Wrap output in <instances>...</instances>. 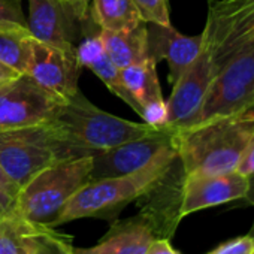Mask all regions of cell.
I'll return each mask as SVG.
<instances>
[{
    "label": "cell",
    "instance_id": "ba28073f",
    "mask_svg": "<svg viewBox=\"0 0 254 254\" xmlns=\"http://www.w3.org/2000/svg\"><path fill=\"white\" fill-rule=\"evenodd\" d=\"M253 105L254 50H250L235 56L215 72L199 121L241 114Z\"/></svg>",
    "mask_w": 254,
    "mask_h": 254
},
{
    "label": "cell",
    "instance_id": "2e32d148",
    "mask_svg": "<svg viewBox=\"0 0 254 254\" xmlns=\"http://www.w3.org/2000/svg\"><path fill=\"white\" fill-rule=\"evenodd\" d=\"M76 57L82 67H88L93 70V73L100 78V81L121 100H124L138 115L141 114L139 105L135 102V99L126 90L120 69L112 63L109 56L106 54L102 39H100V30L96 32L94 27L85 29L84 24V35L76 47Z\"/></svg>",
    "mask_w": 254,
    "mask_h": 254
},
{
    "label": "cell",
    "instance_id": "52a82bcc",
    "mask_svg": "<svg viewBox=\"0 0 254 254\" xmlns=\"http://www.w3.org/2000/svg\"><path fill=\"white\" fill-rule=\"evenodd\" d=\"M64 102L27 73L0 82V130L47 124Z\"/></svg>",
    "mask_w": 254,
    "mask_h": 254
},
{
    "label": "cell",
    "instance_id": "7402d4cb",
    "mask_svg": "<svg viewBox=\"0 0 254 254\" xmlns=\"http://www.w3.org/2000/svg\"><path fill=\"white\" fill-rule=\"evenodd\" d=\"M36 254H73L72 239L59 233L54 227L42 224L38 233Z\"/></svg>",
    "mask_w": 254,
    "mask_h": 254
},
{
    "label": "cell",
    "instance_id": "d4e9b609",
    "mask_svg": "<svg viewBox=\"0 0 254 254\" xmlns=\"http://www.w3.org/2000/svg\"><path fill=\"white\" fill-rule=\"evenodd\" d=\"M254 250V239L250 235H244L235 239H230L208 254H251Z\"/></svg>",
    "mask_w": 254,
    "mask_h": 254
},
{
    "label": "cell",
    "instance_id": "e0dca14e",
    "mask_svg": "<svg viewBox=\"0 0 254 254\" xmlns=\"http://www.w3.org/2000/svg\"><path fill=\"white\" fill-rule=\"evenodd\" d=\"M100 39L106 54L118 69H124L148 59L145 21L132 30H100Z\"/></svg>",
    "mask_w": 254,
    "mask_h": 254
},
{
    "label": "cell",
    "instance_id": "cb8c5ba5",
    "mask_svg": "<svg viewBox=\"0 0 254 254\" xmlns=\"http://www.w3.org/2000/svg\"><path fill=\"white\" fill-rule=\"evenodd\" d=\"M145 23L171 24L168 0H133Z\"/></svg>",
    "mask_w": 254,
    "mask_h": 254
},
{
    "label": "cell",
    "instance_id": "603a6c76",
    "mask_svg": "<svg viewBox=\"0 0 254 254\" xmlns=\"http://www.w3.org/2000/svg\"><path fill=\"white\" fill-rule=\"evenodd\" d=\"M0 29L29 30L21 0H0Z\"/></svg>",
    "mask_w": 254,
    "mask_h": 254
},
{
    "label": "cell",
    "instance_id": "ac0fdd59",
    "mask_svg": "<svg viewBox=\"0 0 254 254\" xmlns=\"http://www.w3.org/2000/svg\"><path fill=\"white\" fill-rule=\"evenodd\" d=\"M88 12L100 30H132L144 23L133 0H90Z\"/></svg>",
    "mask_w": 254,
    "mask_h": 254
},
{
    "label": "cell",
    "instance_id": "44dd1931",
    "mask_svg": "<svg viewBox=\"0 0 254 254\" xmlns=\"http://www.w3.org/2000/svg\"><path fill=\"white\" fill-rule=\"evenodd\" d=\"M30 30L0 29V62L18 73H26L29 66Z\"/></svg>",
    "mask_w": 254,
    "mask_h": 254
},
{
    "label": "cell",
    "instance_id": "7a4b0ae2",
    "mask_svg": "<svg viewBox=\"0 0 254 254\" xmlns=\"http://www.w3.org/2000/svg\"><path fill=\"white\" fill-rule=\"evenodd\" d=\"M48 126L73 156H91L156 130L145 123H133L99 109L79 90L63 103Z\"/></svg>",
    "mask_w": 254,
    "mask_h": 254
},
{
    "label": "cell",
    "instance_id": "7c38bea8",
    "mask_svg": "<svg viewBox=\"0 0 254 254\" xmlns=\"http://www.w3.org/2000/svg\"><path fill=\"white\" fill-rule=\"evenodd\" d=\"M29 66L27 75L59 97L69 100L79 90L78 79L81 63L76 50H63L30 36L29 39Z\"/></svg>",
    "mask_w": 254,
    "mask_h": 254
},
{
    "label": "cell",
    "instance_id": "8992f818",
    "mask_svg": "<svg viewBox=\"0 0 254 254\" xmlns=\"http://www.w3.org/2000/svg\"><path fill=\"white\" fill-rule=\"evenodd\" d=\"M202 36L214 72L235 56L254 50V0H209Z\"/></svg>",
    "mask_w": 254,
    "mask_h": 254
},
{
    "label": "cell",
    "instance_id": "83f0119b",
    "mask_svg": "<svg viewBox=\"0 0 254 254\" xmlns=\"http://www.w3.org/2000/svg\"><path fill=\"white\" fill-rule=\"evenodd\" d=\"M15 197L17 196L0 190V217L9 214L15 208Z\"/></svg>",
    "mask_w": 254,
    "mask_h": 254
},
{
    "label": "cell",
    "instance_id": "ffe728a7",
    "mask_svg": "<svg viewBox=\"0 0 254 254\" xmlns=\"http://www.w3.org/2000/svg\"><path fill=\"white\" fill-rule=\"evenodd\" d=\"M156 66L157 63L148 57L141 63L120 69V75L126 90L129 91V94L139 105L141 111L145 105L151 102L165 100L159 84Z\"/></svg>",
    "mask_w": 254,
    "mask_h": 254
},
{
    "label": "cell",
    "instance_id": "30bf717a",
    "mask_svg": "<svg viewBox=\"0 0 254 254\" xmlns=\"http://www.w3.org/2000/svg\"><path fill=\"white\" fill-rule=\"evenodd\" d=\"M174 133L175 130L171 127L156 129L142 138L91 154L90 181L127 175L142 169L159 153L174 144Z\"/></svg>",
    "mask_w": 254,
    "mask_h": 254
},
{
    "label": "cell",
    "instance_id": "5b68a950",
    "mask_svg": "<svg viewBox=\"0 0 254 254\" xmlns=\"http://www.w3.org/2000/svg\"><path fill=\"white\" fill-rule=\"evenodd\" d=\"M66 157L76 156L56 138L48 123L0 130V169L18 189L48 165Z\"/></svg>",
    "mask_w": 254,
    "mask_h": 254
},
{
    "label": "cell",
    "instance_id": "5bb4252c",
    "mask_svg": "<svg viewBox=\"0 0 254 254\" xmlns=\"http://www.w3.org/2000/svg\"><path fill=\"white\" fill-rule=\"evenodd\" d=\"M203 36H187L180 33L172 24L147 23L148 57L159 63L165 60L169 66V81L174 85L178 78L199 56Z\"/></svg>",
    "mask_w": 254,
    "mask_h": 254
},
{
    "label": "cell",
    "instance_id": "4fadbf2b",
    "mask_svg": "<svg viewBox=\"0 0 254 254\" xmlns=\"http://www.w3.org/2000/svg\"><path fill=\"white\" fill-rule=\"evenodd\" d=\"M248 177L238 171L218 175H184L180 217L244 199L248 191Z\"/></svg>",
    "mask_w": 254,
    "mask_h": 254
},
{
    "label": "cell",
    "instance_id": "8fae6325",
    "mask_svg": "<svg viewBox=\"0 0 254 254\" xmlns=\"http://www.w3.org/2000/svg\"><path fill=\"white\" fill-rule=\"evenodd\" d=\"M87 17L67 0H29L27 21L32 36L63 50H76Z\"/></svg>",
    "mask_w": 254,
    "mask_h": 254
},
{
    "label": "cell",
    "instance_id": "9c48e42d",
    "mask_svg": "<svg viewBox=\"0 0 254 254\" xmlns=\"http://www.w3.org/2000/svg\"><path fill=\"white\" fill-rule=\"evenodd\" d=\"M214 73L212 56L202 44L199 56L174 84L172 94L166 102L168 127L178 130L199 123Z\"/></svg>",
    "mask_w": 254,
    "mask_h": 254
},
{
    "label": "cell",
    "instance_id": "d6986e66",
    "mask_svg": "<svg viewBox=\"0 0 254 254\" xmlns=\"http://www.w3.org/2000/svg\"><path fill=\"white\" fill-rule=\"evenodd\" d=\"M41 226L15 209L0 217V254H36Z\"/></svg>",
    "mask_w": 254,
    "mask_h": 254
},
{
    "label": "cell",
    "instance_id": "484cf974",
    "mask_svg": "<svg viewBox=\"0 0 254 254\" xmlns=\"http://www.w3.org/2000/svg\"><path fill=\"white\" fill-rule=\"evenodd\" d=\"M236 171L248 178L254 175V132L251 133V136L248 138V141L244 147V151L241 154Z\"/></svg>",
    "mask_w": 254,
    "mask_h": 254
},
{
    "label": "cell",
    "instance_id": "f546056e",
    "mask_svg": "<svg viewBox=\"0 0 254 254\" xmlns=\"http://www.w3.org/2000/svg\"><path fill=\"white\" fill-rule=\"evenodd\" d=\"M248 181H250V184H248V191H247V194H245L244 200H247V202L254 208V175H253V177H250V178H248ZM248 235L254 239V220H253V226H251V229H250Z\"/></svg>",
    "mask_w": 254,
    "mask_h": 254
},
{
    "label": "cell",
    "instance_id": "9a60e30c",
    "mask_svg": "<svg viewBox=\"0 0 254 254\" xmlns=\"http://www.w3.org/2000/svg\"><path fill=\"white\" fill-rule=\"evenodd\" d=\"M154 238L151 226L138 214L132 218L115 221L96 245L73 247V254H145Z\"/></svg>",
    "mask_w": 254,
    "mask_h": 254
},
{
    "label": "cell",
    "instance_id": "1f68e13d",
    "mask_svg": "<svg viewBox=\"0 0 254 254\" xmlns=\"http://www.w3.org/2000/svg\"><path fill=\"white\" fill-rule=\"evenodd\" d=\"M67 2L70 5H73L82 17L88 15V3H90V0H67Z\"/></svg>",
    "mask_w": 254,
    "mask_h": 254
},
{
    "label": "cell",
    "instance_id": "6da1fadb",
    "mask_svg": "<svg viewBox=\"0 0 254 254\" xmlns=\"http://www.w3.org/2000/svg\"><path fill=\"white\" fill-rule=\"evenodd\" d=\"M253 132L254 114L248 111L175 130L174 141L184 175H218L236 171Z\"/></svg>",
    "mask_w": 254,
    "mask_h": 254
},
{
    "label": "cell",
    "instance_id": "4dcf8cb0",
    "mask_svg": "<svg viewBox=\"0 0 254 254\" xmlns=\"http://www.w3.org/2000/svg\"><path fill=\"white\" fill-rule=\"evenodd\" d=\"M18 75H21V73L15 72L14 69H11L9 66H6V64H3L2 62H0V82H5V81L14 79V78H17Z\"/></svg>",
    "mask_w": 254,
    "mask_h": 254
},
{
    "label": "cell",
    "instance_id": "836d02e7",
    "mask_svg": "<svg viewBox=\"0 0 254 254\" xmlns=\"http://www.w3.org/2000/svg\"><path fill=\"white\" fill-rule=\"evenodd\" d=\"M251 254H254V250H253V253H251Z\"/></svg>",
    "mask_w": 254,
    "mask_h": 254
},
{
    "label": "cell",
    "instance_id": "f1b7e54d",
    "mask_svg": "<svg viewBox=\"0 0 254 254\" xmlns=\"http://www.w3.org/2000/svg\"><path fill=\"white\" fill-rule=\"evenodd\" d=\"M0 190L2 191H6V193H11V194H14V196H17L18 194V187L6 177V174L0 169Z\"/></svg>",
    "mask_w": 254,
    "mask_h": 254
},
{
    "label": "cell",
    "instance_id": "4316f807",
    "mask_svg": "<svg viewBox=\"0 0 254 254\" xmlns=\"http://www.w3.org/2000/svg\"><path fill=\"white\" fill-rule=\"evenodd\" d=\"M145 254H180L174 250L168 238H154Z\"/></svg>",
    "mask_w": 254,
    "mask_h": 254
},
{
    "label": "cell",
    "instance_id": "d6a6232c",
    "mask_svg": "<svg viewBox=\"0 0 254 254\" xmlns=\"http://www.w3.org/2000/svg\"><path fill=\"white\" fill-rule=\"evenodd\" d=\"M248 112H251V114H254V105H253V106H251V108L248 109Z\"/></svg>",
    "mask_w": 254,
    "mask_h": 254
},
{
    "label": "cell",
    "instance_id": "3957f363",
    "mask_svg": "<svg viewBox=\"0 0 254 254\" xmlns=\"http://www.w3.org/2000/svg\"><path fill=\"white\" fill-rule=\"evenodd\" d=\"M177 160L178 153L174 141L172 145L166 147L147 166L136 172L88 181L64 205L59 217L54 220L53 227L79 218L115 217L126 205L138 200L156 183H159Z\"/></svg>",
    "mask_w": 254,
    "mask_h": 254
},
{
    "label": "cell",
    "instance_id": "277c9868",
    "mask_svg": "<svg viewBox=\"0 0 254 254\" xmlns=\"http://www.w3.org/2000/svg\"><path fill=\"white\" fill-rule=\"evenodd\" d=\"M93 157L76 156L60 159L30 178L15 197V211L39 224L53 227L64 205L90 181Z\"/></svg>",
    "mask_w": 254,
    "mask_h": 254
}]
</instances>
